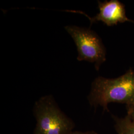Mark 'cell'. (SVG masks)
<instances>
[{
    "mask_svg": "<svg viewBox=\"0 0 134 134\" xmlns=\"http://www.w3.org/2000/svg\"><path fill=\"white\" fill-rule=\"evenodd\" d=\"M91 105L100 106L109 112L108 105L111 102L134 104V71L130 68L126 73L115 79L96 77L92 82L88 96Z\"/></svg>",
    "mask_w": 134,
    "mask_h": 134,
    "instance_id": "1",
    "label": "cell"
},
{
    "mask_svg": "<svg viewBox=\"0 0 134 134\" xmlns=\"http://www.w3.org/2000/svg\"><path fill=\"white\" fill-rule=\"evenodd\" d=\"M34 112L36 120L34 134H69L75 128L74 121L59 108L52 96L41 97Z\"/></svg>",
    "mask_w": 134,
    "mask_h": 134,
    "instance_id": "2",
    "label": "cell"
},
{
    "mask_svg": "<svg viewBox=\"0 0 134 134\" xmlns=\"http://www.w3.org/2000/svg\"><path fill=\"white\" fill-rule=\"evenodd\" d=\"M65 29L77 46V60L94 63L98 71L106 60L105 48L98 35L90 29L76 26H67Z\"/></svg>",
    "mask_w": 134,
    "mask_h": 134,
    "instance_id": "3",
    "label": "cell"
},
{
    "mask_svg": "<svg viewBox=\"0 0 134 134\" xmlns=\"http://www.w3.org/2000/svg\"><path fill=\"white\" fill-rule=\"evenodd\" d=\"M99 13L94 17L91 18L81 12H76L85 14L90 20L91 25L96 22L101 21L108 26L116 25L119 23L129 22L134 23V20L127 16L125 5L118 0L98 1Z\"/></svg>",
    "mask_w": 134,
    "mask_h": 134,
    "instance_id": "4",
    "label": "cell"
},
{
    "mask_svg": "<svg viewBox=\"0 0 134 134\" xmlns=\"http://www.w3.org/2000/svg\"><path fill=\"white\" fill-rule=\"evenodd\" d=\"M112 117L115 122L114 128L117 134H134V123L128 115L124 118L113 115Z\"/></svg>",
    "mask_w": 134,
    "mask_h": 134,
    "instance_id": "5",
    "label": "cell"
},
{
    "mask_svg": "<svg viewBox=\"0 0 134 134\" xmlns=\"http://www.w3.org/2000/svg\"><path fill=\"white\" fill-rule=\"evenodd\" d=\"M127 115L134 123V104L132 105L126 106Z\"/></svg>",
    "mask_w": 134,
    "mask_h": 134,
    "instance_id": "6",
    "label": "cell"
},
{
    "mask_svg": "<svg viewBox=\"0 0 134 134\" xmlns=\"http://www.w3.org/2000/svg\"><path fill=\"white\" fill-rule=\"evenodd\" d=\"M69 134H98L96 132L93 131H87L86 132H80V131H72L71 133H70Z\"/></svg>",
    "mask_w": 134,
    "mask_h": 134,
    "instance_id": "7",
    "label": "cell"
}]
</instances>
